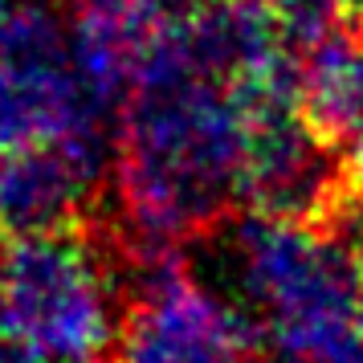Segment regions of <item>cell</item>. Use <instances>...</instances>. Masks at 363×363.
<instances>
[{
  "label": "cell",
  "mask_w": 363,
  "mask_h": 363,
  "mask_svg": "<svg viewBox=\"0 0 363 363\" xmlns=\"http://www.w3.org/2000/svg\"><path fill=\"white\" fill-rule=\"evenodd\" d=\"M151 45H167L180 62L220 82H237L269 53L286 50L262 0H196Z\"/></svg>",
  "instance_id": "8992f818"
},
{
  "label": "cell",
  "mask_w": 363,
  "mask_h": 363,
  "mask_svg": "<svg viewBox=\"0 0 363 363\" xmlns=\"http://www.w3.org/2000/svg\"><path fill=\"white\" fill-rule=\"evenodd\" d=\"M281 45L294 53H306L327 33L347 25V4L351 0H262Z\"/></svg>",
  "instance_id": "ba28073f"
},
{
  "label": "cell",
  "mask_w": 363,
  "mask_h": 363,
  "mask_svg": "<svg viewBox=\"0 0 363 363\" xmlns=\"http://www.w3.org/2000/svg\"><path fill=\"white\" fill-rule=\"evenodd\" d=\"M0 363H50L41 351H33L29 343H21L17 335L0 330Z\"/></svg>",
  "instance_id": "8fae6325"
},
{
  "label": "cell",
  "mask_w": 363,
  "mask_h": 363,
  "mask_svg": "<svg viewBox=\"0 0 363 363\" xmlns=\"http://www.w3.org/2000/svg\"><path fill=\"white\" fill-rule=\"evenodd\" d=\"M0 311H4V249H0Z\"/></svg>",
  "instance_id": "5bb4252c"
},
{
  "label": "cell",
  "mask_w": 363,
  "mask_h": 363,
  "mask_svg": "<svg viewBox=\"0 0 363 363\" xmlns=\"http://www.w3.org/2000/svg\"><path fill=\"white\" fill-rule=\"evenodd\" d=\"M118 363H253L262 335L233 298L188 269L184 249L118 265Z\"/></svg>",
  "instance_id": "277c9868"
},
{
  "label": "cell",
  "mask_w": 363,
  "mask_h": 363,
  "mask_svg": "<svg viewBox=\"0 0 363 363\" xmlns=\"http://www.w3.org/2000/svg\"><path fill=\"white\" fill-rule=\"evenodd\" d=\"M249 123L229 82L151 45L115 118L111 213L94 220L118 249H184L241 204Z\"/></svg>",
  "instance_id": "6da1fadb"
},
{
  "label": "cell",
  "mask_w": 363,
  "mask_h": 363,
  "mask_svg": "<svg viewBox=\"0 0 363 363\" xmlns=\"http://www.w3.org/2000/svg\"><path fill=\"white\" fill-rule=\"evenodd\" d=\"M347 188V160L306 123L302 111H281L249 123L241 208L318 225Z\"/></svg>",
  "instance_id": "5b68a950"
},
{
  "label": "cell",
  "mask_w": 363,
  "mask_h": 363,
  "mask_svg": "<svg viewBox=\"0 0 363 363\" xmlns=\"http://www.w3.org/2000/svg\"><path fill=\"white\" fill-rule=\"evenodd\" d=\"M21 9H25V0H0V37L9 33V25L17 21Z\"/></svg>",
  "instance_id": "4fadbf2b"
},
{
  "label": "cell",
  "mask_w": 363,
  "mask_h": 363,
  "mask_svg": "<svg viewBox=\"0 0 363 363\" xmlns=\"http://www.w3.org/2000/svg\"><path fill=\"white\" fill-rule=\"evenodd\" d=\"M302 115L335 147L363 139V25H339L302 53Z\"/></svg>",
  "instance_id": "52a82bcc"
},
{
  "label": "cell",
  "mask_w": 363,
  "mask_h": 363,
  "mask_svg": "<svg viewBox=\"0 0 363 363\" xmlns=\"http://www.w3.org/2000/svg\"><path fill=\"white\" fill-rule=\"evenodd\" d=\"M359 323H363V311H359Z\"/></svg>",
  "instance_id": "e0dca14e"
},
{
  "label": "cell",
  "mask_w": 363,
  "mask_h": 363,
  "mask_svg": "<svg viewBox=\"0 0 363 363\" xmlns=\"http://www.w3.org/2000/svg\"><path fill=\"white\" fill-rule=\"evenodd\" d=\"M355 4H363V0H355Z\"/></svg>",
  "instance_id": "ac0fdd59"
},
{
  "label": "cell",
  "mask_w": 363,
  "mask_h": 363,
  "mask_svg": "<svg viewBox=\"0 0 363 363\" xmlns=\"http://www.w3.org/2000/svg\"><path fill=\"white\" fill-rule=\"evenodd\" d=\"M347 180H351V188L363 192V139L351 143V155H347Z\"/></svg>",
  "instance_id": "7c38bea8"
},
{
  "label": "cell",
  "mask_w": 363,
  "mask_h": 363,
  "mask_svg": "<svg viewBox=\"0 0 363 363\" xmlns=\"http://www.w3.org/2000/svg\"><path fill=\"white\" fill-rule=\"evenodd\" d=\"M118 286L86 225L9 237L0 330L50 363L102 355L118 335Z\"/></svg>",
  "instance_id": "3957f363"
},
{
  "label": "cell",
  "mask_w": 363,
  "mask_h": 363,
  "mask_svg": "<svg viewBox=\"0 0 363 363\" xmlns=\"http://www.w3.org/2000/svg\"><path fill=\"white\" fill-rule=\"evenodd\" d=\"M253 363H294V359H286V355H278V359H253Z\"/></svg>",
  "instance_id": "2e32d148"
},
{
  "label": "cell",
  "mask_w": 363,
  "mask_h": 363,
  "mask_svg": "<svg viewBox=\"0 0 363 363\" xmlns=\"http://www.w3.org/2000/svg\"><path fill=\"white\" fill-rule=\"evenodd\" d=\"M311 363H363V323L351 330V335H343L335 347H327V351Z\"/></svg>",
  "instance_id": "30bf717a"
},
{
  "label": "cell",
  "mask_w": 363,
  "mask_h": 363,
  "mask_svg": "<svg viewBox=\"0 0 363 363\" xmlns=\"http://www.w3.org/2000/svg\"><path fill=\"white\" fill-rule=\"evenodd\" d=\"M74 363H111V359H102V355H90V359H74Z\"/></svg>",
  "instance_id": "9a60e30c"
},
{
  "label": "cell",
  "mask_w": 363,
  "mask_h": 363,
  "mask_svg": "<svg viewBox=\"0 0 363 363\" xmlns=\"http://www.w3.org/2000/svg\"><path fill=\"white\" fill-rule=\"evenodd\" d=\"M208 241L216 290L253 318L274 355L311 363L359 327L363 269L327 229L245 208Z\"/></svg>",
  "instance_id": "7a4b0ae2"
},
{
  "label": "cell",
  "mask_w": 363,
  "mask_h": 363,
  "mask_svg": "<svg viewBox=\"0 0 363 363\" xmlns=\"http://www.w3.org/2000/svg\"><path fill=\"white\" fill-rule=\"evenodd\" d=\"M318 229H327L351 253V262L363 269V192L359 188H347L343 196L335 200V208L318 220Z\"/></svg>",
  "instance_id": "9c48e42d"
}]
</instances>
